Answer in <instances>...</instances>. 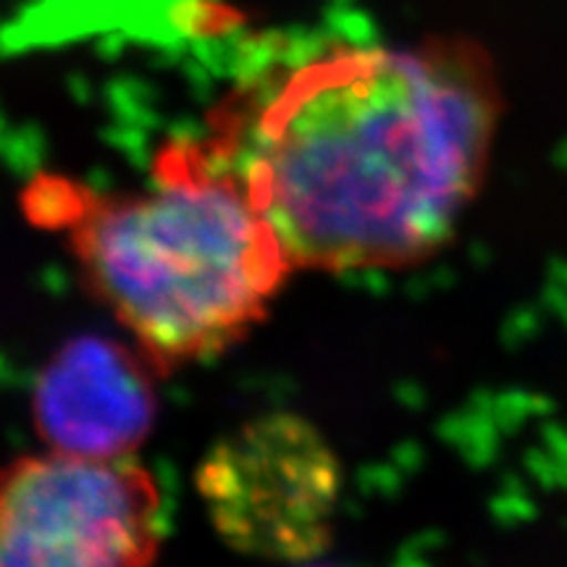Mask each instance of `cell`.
Listing matches in <instances>:
<instances>
[{
  "instance_id": "obj_1",
  "label": "cell",
  "mask_w": 567,
  "mask_h": 567,
  "mask_svg": "<svg viewBox=\"0 0 567 567\" xmlns=\"http://www.w3.org/2000/svg\"><path fill=\"white\" fill-rule=\"evenodd\" d=\"M496 113L460 55L342 51L279 90L243 179L295 268L417 264L481 189Z\"/></svg>"
},
{
  "instance_id": "obj_2",
  "label": "cell",
  "mask_w": 567,
  "mask_h": 567,
  "mask_svg": "<svg viewBox=\"0 0 567 567\" xmlns=\"http://www.w3.org/2000/svg\"><path fill=\"white\" fill-rule=\"evenodd\" d=\"M63 208L90 289L161 371L245 337L295 268L243 176L168 158L153 189Z\"/></svg>"
},
{
  "instance_id": "obj_4",
  "label": "cell",
  "mask_w": 567,
  "mask_h": 567,
  "mask_svg": "<svg viewBox=\"0 0 567 567\" xmlns=\"http://www.w3.org/2000/svg\"><path fill=\"white\" fill-rule=\"evenodd\" d=\"M161 496L126 460L48 452L3 478L0 567H151Z\"/></svg>"
},
{
  "instance_id": "obj_5",
  "label": "cell",
  "mask_w": 567,
  "mask_h": 567,
  "mask_svg": "<svg viewBox=\"0 0 567 567\" xmlns=\"http://www.w3.org/2000/svg\"><path fill=\"white\" fill-rule=\"evenodd\" d=\"M151 358H134L122 342L84 334L42 368L32 413L51 452L84 460H126L155 423Z\"/></svg>"
},
{
  "instance_id": "obj_6",
  "label": "cell",
  "mask_w": 567,
  "mask_h": 567,
  "mask_svg": "<svg viewBox=\"0 0 567 567\" xmlns=\"http://www.w3.org/2000/svg\"><path fill=\"white\" fill-rule=\"evenodd\" d=\"M305 567H323V565H305Z\"/></svg>"
},
{
  "instance_id": "obj_3",
  "label": "cell",
  "mask_w": 567,
  "mask_h": 567,
  "mask_svg": "<svg viewBox=\"0 0 567 567\" xmlns=\"http://www.w3.org/2000/svg\"><path fill=\"white\" fill-rule=\"evenodd\" d=\"M197 492L231 549L308 563L331 542L342 471L313 423L274 413L210 446L197 467Z\"/></svg>"
}]
</instances>
